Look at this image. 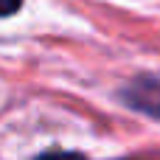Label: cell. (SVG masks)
I'll use <instances>...</instances> for the list:
<instances>
[{
	"label": "cell",
	"instance_id": "obj_3",
	"mask_svg": "<svg viewBox=\"0 0 160 160\" xmlns=\"http://www.w3.org/2000/svg\"><path fill=\"white\" fill-rule=\"evenodd\" d=\"M20 3H22V0H3V8H0V14H3V17H11V14L20 8Z\"/></svg>",
	"mask_w": 160,
	"mask_h": 160
},
{
	"label": "cell",
	"instance_id": "obj_1",
	"mask_svg": "<svg viewBox=\"0 0 160 160\" xmlns=\"http://www.w3.org/2000/svg\"><path fill=\"white\" fill-rule=\"evenodd\" d=\"M124 98L135 110L160 118V79H141V82L129 84L127 93H124Z\"/></svg>",
	"mask_w": 160,
	"mask_h": 160
},
{
	"label": "cell",
	"instance_id": "obj_2",
	"mask_svg": "<svg viewBox=\"0 0 160 160\" xmlns=\"http://www.w3.org/2000/svg\"><path fill=\"white\" fill-rule=\"evenodd\" d=\"M34 160H84V158L76 155V152H48V155H39Z\"/></svg>",
	"mask_w": 160,
	"mask_h": 160
}]
</instances>
